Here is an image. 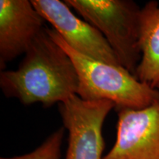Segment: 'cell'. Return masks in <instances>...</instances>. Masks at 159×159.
<instances>
[{
  "instance_id": "2",
  "label": "cell",
  "mask_w": 159,
  "mask_h": 159,
  "mask_svg": "<svg viewBox=\"0 0 159 159\" xmlns=\"http://www.w3.org/2000/svg\"><path fill=\"white\" fill-rule=\"evenodd\" d=\"M49 34L72 60L79 78L77 96L87 101L109 100L115 108L142 109L159 100V91L123 68L77 52L54 29Z\"/></svg>"
},
{
  "instance_id": "3",
  "label": "cell",
  "mask_w": 159,
  "mask_h": 159,
  "mask_svg": "<svg viewBox=\"0 0 159 159\" xmlns=\"http://www.w3.org/2000/svg\"><path fill=\"white\" fill-rule=\"evenodd\" d=\"M64 2L102 33L121 66L136 77L142 57L139 45V5L132 0Z\"/></svg>"
},
{
  "instance_id": "6",
  "label": "cell",
  "mask_w": 159,
  "mask_h": 159,
  "mask_svg": "<svg viewBox=\"0 0 159 159\" xmlns=\"http://www.w3.org/2000/svg\"><path fill=\"white\" fill-rule=\"evenodd\" d=\"M116 111V142L103 159H159V100L142 109Z\"/></svg>"
},
{
  "instance_id": "8",
  "label": "cell",
  "mask_w": 159,
  "mask_h": 159,
  "mask_svg": "<svg viewBox=\"0 0 159 159\" xmlns=\"http://www.w3.org/2000/svg\"><path fill=\"white\" fill-rule=\"evenodd\" d=\"M139 45L142 57L136 77L156 89L159 83V3L148 2L141 8Z\"/></svg>"
},
{
  "instance_id": "9",
  "label": "cell",
  "mask_w": 159,
  "mask_h": 159,
  "mask_svg": "<svg viewBox=\"0 0 159 159\" xmlns=\"http://www.w3.org/2000/svg\"><path fill=\"white\" fill-rule=\"evenodd\" d=\"M64 132V127L57 129L42 144L30 153L0 159H61V148Z\"/></svg>"
},
{
  "instance_id": "10",
  "label": "cell",
  "mask_w": 159,
  "mask_h": 159,
  "mask_svg": "<svg viewBox=\"0 0 159 159\" xmlns=\"http://www.w3.org/2000/svg\"><path fill=\"white\" fill-rule=\"evenodd\" d=\"M156 89H158V90L159 91V83H158V84H157V85L156 86Z\"/></svg>"
},
{
  "instance_id": "4",
  "label": "cell",
  "mask_w": 159,
  "mask_h": 159,
  "mask_svg": "<svg viewBox=\"0 0 159 159\" xmlns=\"http://www.w3.org/2000/svg\"><path fill=\"white\" fill-rule=\"evenodd\" d=\"M69 143L65 159H103L102 127L115 105L109 100L87 101L77 94L59 103Z\"/></svg>"
},
{
  "instance_id": "1",
  "label": "cell",
  "mask_w": 159,
  "mask_h": 159,
  "mask_svg": "<svg viewBox=\"0 0 159 159\" xmlns=\"http://www.w3.org/2000/svg\"><path fill=\"white\" fill-rule=\"evenodd\" d=\"M78 87L72 60L50 36L47 27L31 43L17 69L0 74L3 94L25 105L59 104L77 94Z\"/></svg>"
},
{
  "instance_id": "5",
  "label": "cell",
  "mask_w": 159,
  "mask_h": 159,
  "mask_svg": "<svg viewBox=\"0 0 159 159\" xmlns=\"http://www.w3.org/2000/svg\"><path fill=\"white\" fill-rule=\"evenodd\" d=\"M31 2L71 49L97 61L122 66L102 33L86 21L79 19L65 2L32 0Z\"/></svg>"
},
{
  "instance_id": "7",
  "label": "cell",
  "mask_w": 159,
  "mask_h": 159,
  "mask_svg": "<svg viewBox=\"0 0 159 159\" xmlns=\"http://www.w3.org/2000/svg\"><path fill=\"white\" fill-rule=\"evenodd\" d=\"M45 20L28 0H0V68L25 54L45 28Z\"/></svg>"
}]
</instances>
